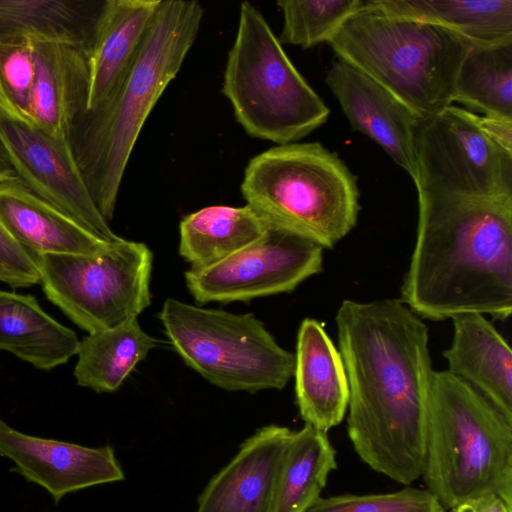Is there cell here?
I'll list each match as a JSON object with an SVG mask.
<instances>
[{"label": "cell", "mask_w": 512, "mask_h": 512, "mask_svg": "<svg viewBox=\"0 0 512 512\" xmlns=\"http://www.w3.org/2000/svg\"><path fill=\"white\" fill-rule=\"evenodd\" d=\"M335 321L350 441L371 469L409 485L422 475L435 372L428 327L400 299L344 300Z\"/></svg>", "instance_id": "obj_1"}, {"label": "cell", "mask_w": 512, "mask_h": 512, "mask_svg": "<svg viewBox=\"0 0 512 512\" xmlns=\"http://www.w3.org/2000/svg\"><path fill=\"white\" fill-rule=\"evenodd\" d=\"M421 319L512 313V197L418 193V224L401 299Z\"/></svg>", "instance_id": "obj_2"}, {"label": "cell", "mask_w": 512, "mask_h": 512, "mask_svg": "<svg viewBox=\"0 0 512 512\" xmlns=\"http://www.w3.org/2000/svg\"><path fill=\"white\" fill-rule=\"evenodd\" d=\"M203 8L161 0L127 70L112 91L74 120L69 143L90 196L109 223L141 129L194 44Z\"/></svg>", "instance_id": "obj_3"}, {"label": "cell", "mask_w": 512, "mask_h": 512, "mask_svg": "<svg viewBox=\"0 0 512 512\" xmlns=\"http://www.w3.org/2000/svg\"><path fill=\"white\" fill-rule=\"evenodd\" d=\"M421 477L445 510L488 494L512 506V422L447 370L434 372Z\"/></svg>", "instance_id": "obj_4"}, {"label": "cell", "mask_w": 512, "mask_h": 512, "mask_svg": "<svg viewBox=\"0 0 512 512\" xmlns=\"http://www.w3.org/2000/svg\"><path fill=\"white\" fill-rule=\"evenodd\" d=\"M327 43L336 58L425 119L452 105L458 69L474 42L438 25L386 14L364 1Z\"/></svg>", "instance_id": "obj_5"}, {"label": "cell", "mask_w": 512, "mask_h": 512, "mask_svg": "<svg viewBox=\"0 0 512 512\" xmlns=\"http://www.w3.org/2000/svg\"><path fill=\"white\" fill-rule=\"evenodd\" d=\"M241 192L269 226L332 248L356 225L355 175L319 142L274 146L245 168Z\"/></svg>", "instance_id": "obj_6"}, {"label": "cell", "mask_w": 512, "mask_h": 512, "mask_svg": "<svg viewBox=\"0 0 512 512\" xmlns=\"http://www.w3.org/2000/svg\"><path fill=\"white\" fill-rule=\"evenodd\" d=\"M223 93L247 134L279 145L307 136L330 114L290 61L262 13L249 2L240 5Z\"/></svg>", "instance_id": "obj_7"}, {"label": "cell", "mask_w": 512, "mask_h": 512, "mask_svg": "<svg viewBox=\"0 0 512 512\" xmlns=\"http://www.w3.org/2000/svg\"><path fill=\"white\" fill-rule=\"evenodd\" d=\"M159 319L186 365L221 389L281 390L294 374L295 355L251 313L201 308L169 298Z\"/></svg>", "instance_id": "obj_8"}, {"label": "cell", "mask_w": 512, "mask_h": 512, "mask_svg": "<svg viewBox=\"0 0 512 512\" xmlns=\"http://www.w3.org/2000/svg\"><path fill=\"white\" fill-rule=\"evenodd\" d=\"M153 255L121 238L93 254L37 256L46 298L88 334L137 318L151 304Z\"/></svg>", "instance_id": "obj_9"}, {"label": "cell", "mask_w": 512, "mask_h": 512, "mask_svg": "<svg viewBox=\"0 0 512 512\" xmlns=\"http://www.w3.org/2000/svg\"><path fill=\"white\" fill-rule=\"evenodd\" d=\"M418 193L512 197V153L482 129L478 115L450 105L415 130Z\"/></svg>", "instance_id": "obj_10"}, {"label": "cell", "mask_w": 512, "mask_h": 512, "mask_svg": "<svg viewBox=\"0 0 512 512\" xmlns=\"http://www.w3.org/2000/svg\"><path fill=\"white\" fill-rule=\"evenodd\" d=\"M324 248L295 233L269 226L249 246L213 265L185 272L199 304L229 303L288 293L322 270Z\"/></svg>", "instance_id": "obj_11"}, {"label": "cell", "mask_w": 512, "mask_h": 512, "mask_svg": "<svg viewBox=\"0 0 512 512\" xmlns=\"http://www.w3.org/2000/svg\"><path fill=\"white\" fill-rule=\"evenodd\" d=\"M0 140L17 179L96 236L116 235L94 204L74 158L69 139L53 136L0 107Z\"/></svg>", "instance_id": "obj_12"}, {"label": "cell", "mask_w": 512, "mask_h": 512, "mask_svg": "<svg viewBox=\"0 0 512 512\" xmlns=\"http://www.w3.org/2000/svg\"><path fill=\"white\" fill-rule=\"evenodd\" d=\"M0 456L15 471L44 488L58 503L69 493L122 481L124 472L112 447H88L20 432L0 419Z\"/></svg>", "instance_id": "obj_13"}, {"label": "cell", "mask_w": 512, "mask_h": 512, "mask_svg": "<svg viewBox=\"0 0 512 512\" xmlns=\"http://www.w3.org/2000/svg\"><path fill=\"white\" fill-rule=\"evenodd\" d=\"M325 83L351 127L381 146L414 181L415 130L420 119L379 83L338 58L332 62Z\"/></svg>", "instance_id": "obj_14"}, {"label": "cell", "mask_w": 512, "mask_h": 512, "mask_svg": "<svg viewBox=\"0 0 512 512\" xmlns=\"http://www.w3.org/2000/svg\"><path fill=\"white\" fill-rule=\"evenodd\" d=\"M292 430H257L206 485L196 512H272L278 473Z\"/></svg>", "instance_id": "obj_15"}, {"label": "cell", "mask_w": 512, "mask_h": 512, "mask_svg": "<svg viewBox=\"0 0 512 512\" xmlns=\"http://www.w3.org/2000/svg\"><path fill=\"white\" fill-rule=\"evenodd\" d=\"M295 397L305 424L327 432L339 425L348 409L349 387L339 349L323 325L306 318L297 333Z\"/></svg>", "instance_id": "obj_16"}, {"label": "cell", "mask_w": 512, "mask_h": 512, "mask_svg": "<svg viewBox=\"0 0 512 512\" xmlns=\"http://www.w3.org/2000/svg\"><path fill=\"white\" fill-rule=\"evenodd\" d=\"M0 224L35 256L93 254L112 243L34 194L17 178L0 182Z\"/></svg>", "instance_id": "obj_17"}, {"label": "cell", "mask_w": 512, "mask_h": 512, "mask_svg": "<svg viewBox=\"0 0 512 512\" xmlns=\"http://www.w3.org/2000/svg\"><path fill=\"white\" fill-rule=\"evenodd\" d=\"M453 339L443 352L448 372L460 378L512 422V351L493 324L480 313L451 318Z\"/></svg>", "instance_id": "obj_18"}, {"label": "cell", "mask_w": 512, "mask_h": 512, "mask_svg": "<svg viewBox=\"0 0 512 512\" xmlns=\"http://www.w3.org/2000/svg\"><path fill=\"white\" fill-rule=\"evenodd\" d=\"M32 122L49 134L69 139L74 120L86 109L88 52L66 42L35 43Z\"/></svg>", "instance_id": "obj_19"}, {"label": "cell", "mask_w": 512, "mask_h": 512, "mask_svg": "<svg viewBox=\"0 0 512 512\" xmlns=\"http://www.w3.org/2000/svg\"><path fill=\"white\" fill-rule=\"evenodd\" d=\"M161 0H105L88 53L86 109L99 104L130 65Z\"/></svg>", "instance_id": "obj_20"}, {"label": "cell", "mask_w": 512, "mask_h": 512, "mask_svg": "<svg viewBox=\"0 0 512 512\" xmlns=\"http://www.w3.org/2000/svg\"><path fill=\"white\" fill-rule=\"evenodd\" d=\"M105 0H0V43L66 42L89 53Z\"/></svg>", "instance_id": "obj_21"}, {"label": "cell", "mask_w": 512, "mask_h": 512, "mask_svg": "<svg viewBox=\"0 0 512 512\" xmlns=\"http://www.w3.org/2000/svg\"><path fill=\"white\" fill-rule=\"evenodd\" d=\"M79 342L33 295L0 290V352L49 371L76 356Z\"/></svg>", "instance_id": "obj_22"}, {"label": "cell", "mask_w": 512, "mask_h": 512, "mask_svg": "<svg viewBox=\"0 0 512 512\" xmlns=\"http://www.w3.org/2000/svg\"><path fill=\"white\" fill-rule=\"evenodd\" d=\"M268 224L249 206H208L179 225V254L191 268L218 263L258 240Z\"/></svg>", "instance_id": "obj_23"}, {"label": "cell", "mask_w": 512, "mask_h": 512, "mask_svg": "<svg viewBox=\"0 0 512 512\" xmlns=\"http://www.w3.org/2000/svg\"><path fill=\"white\" fill-rule=\"evenodd\" d=\"M365 2L389 15L438 25L474 43L492 44L512 39L511 0H370Z\"/></svg>", "instance_id": "obj_24"}, {"label": "cell", "mask_w": 512, "mask_h": 512, "mask_svg": "<svg viewBox=\"0 0 512 512\" xmlns=\"http://www.w3.org/2000/svg\"><path fill=\"white\" fill-rule=\"evenodd\" d=\"M156 345L157 340L141 328L137 318L88 334L76 353V383L97 393L116 391Z\"/></svg>", "instance_id": "obj_25"}, {"label": "cell", "mask_w": 512, "mask_h": 512, "mask_svg": "<svg viewBox=\"0 0 512 512\" xmlns=\"http://www.w3.org/2000/svg\"><path fill=\"white\" fill-rule=\"evenodd\" d=\"M336 451L326 432L309 424L292 431L276 481L272 512H306L319 498Z\"/></svg>", "instance_id": "obj_26"}, {"label": "cell", "mask_w": 512, "mask_h": 512, "mask_svg": "<svg viewBox=\"0 0 512 512\" xmlns=\"http://www.w3.org/2000/svg\"><path fill=\"white\" fill-rule=\"evenodd\" d=\"M453 102L512 119V39L472 44L457 72Z\"/></svg>", "instance_id": "obj_27"}, {"label": "cell", "mask_w": 512, "mask_h": 512, "mask_svg": "<svg viewBox=\"0 0 512 512\" xmlns=\"http://www.w3.org/2000/svg\"><path fill=\"white\" fill-rule=\"evenodd\" d=\"M362 0H280L283 27L280 43L310 48L328 42L363 5Z\"/></svg>", "instance_id": "obj_28"}, {"label": "cell", "mask_w": 512, "mask_h": 512, "mask_svg": "<svg viewBox=\"0 0 512 512\" xmlns=\"http://www.w3.org/2000/svg\"><path fill=\"white\" fill-rule=\"evenodd\" d=\"M34 83L33 44L0 43V107L32 122Z\"/></svg>", "instance_id": "obj_29"}, {"label": "cell", "mask_w": 512, "mask_h": 512, "mask_svg": "<svg viewBox=\"0 0 512 512\" xmlns=\"http://www.w3.org/2000/svg\"><path fill=\"white\" fill-rule=\"evenodd\" d=\"M445 508L426 488L354 495L320 497L306 512H445Z\"/></svg>", "instance_id": "obj_30"}, {"label": "cell", "mask_w": 512, "mask_h": 512, "mask_svg": "<svg viewBox=\"0 0 512 512\" xmlns=\"http://www.w3.org/2000/svg\"><path fill=\"white\" fill-rule=\"evenodd\" d=\"M39 281L37 256L21 247L0 224V282L27 288Z\"/></svg>", "instance_id": "obj_31"}, {"label": "cell", "mask_w": 512, "mask_h": 512, "mask_svg": "<svg viewBox=\"0 0 512 512\" xmlns=\"http://www.w3.org/2000/svg\"><path fill=\"white\" fill-rule=\"evenodd\" d=\"M478 120L494 142L512 153V119L478 116Z\"/></svg>", "instance_id": "obj_32"}, {"label": "cell", "mask_w": 512, "mask_h": 512, "mask_svg": "<svg viewBox=\"0 0 512 512\" xmlns=\"http://www.w3.org/2000/svg\"><path fill=\"white\" fill-rule=\"evenodd\" d=\"M449 512H512L502 498L495 494L474 497L449 509Z\"/></svg>", "instance_id": "obj_33"}, {"label": "cell", "mask_w": 512, "mask_h": 512, "mask_svg": "<svg viewBox=\"0 0 512 512\" xmlns=\"http://www.w3.org/2000/svg\"><path fill=\"white\" fill-rule=\"evenodd\" d=\"M16 173L0 140V182L16 179Z\"/></svg>", "instance_id": "obj_34"}]
</instances>
